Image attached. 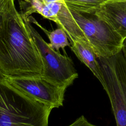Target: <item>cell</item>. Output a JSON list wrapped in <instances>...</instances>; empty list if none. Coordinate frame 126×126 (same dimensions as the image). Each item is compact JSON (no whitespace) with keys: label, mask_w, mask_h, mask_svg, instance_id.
I'll use <instances>...</instances> for the list:
<instances>
[{"label":"cell","mask_w":126,"mask_h":126,"mask_svg":"<svg viewBox=\"0 0 126 126\" xmlns=\"http://www.w3.org/2000/svg\"><path fill=\"white\" fill-rule=\"evenodd\" d=\"M0 70L5 79L43 76L38 50L22 13L6 15L0 34Z\"/></svg>","instance_id":"1"},{"label":"cell","mask_w":126,"mask_h":126,"mask_svg":"<svg viewBox=\"0 0 126 126\" xmlns=\"http://www.w3.org/2000/svg\"><path fill=\"white\" fill-rule=\"evenodd\" d=\"M52 109L0 82V126H48Z\"/></svg>","instance_id":"2"},{"label":"cell","mask_w":126,"mask_h":126,"mask_svg":"<svg viewBox=\"0 0 126 126\" xmlns=\"http://www.w3.org/2000/svg\"><path fill=\"white\" fill-rule=\"evenodd\" d=\"M104 88L117 126H126V57L122 50L108 58L98 57Z\"/></svg>","instance_id":"3"},{"label":"cell","mask_w":126,"mask_h":126,"mask_svg":"<svg viewBox=\"0 0 126 126\" xmlns=\"http://www.w3.org/2000/svg\"><path fill=\"white\" fill-rule=\"evenodd\" d=\"M70 11L98 57L110 58L121 51L124 39L107 23L95 14Z\"/></svg>","instance_id":"4"},{"label":"cell","mask_w":126,"mask_h":126,"mask_svg":"<svg viewBox=\"0 0 126 126\" xmlns=\"http://www.w3.org/2000/svg\"><path fill=\"white\" fill-rule=\"evenodd\" d=\"M28 25L42 62V77L58 86L67 88L78 77L72 60L66 54L63 55L53 49L29 21Z\"/></svg>","instance_id":"5"},{"label":"cell","mask_w":126,"mask_h":126,"mask_svg":"<svg viewBox=\"0 0 126 126\" xmlns=\"http://www.w3.org/2000/svg\"><path fill=\"white\" fill-rule=\"evenodd\" d=\"M5 81L25 95L53 109L63 106L67 88L58 86L42 76L6 78Z\"/></svg>","instance_id":"6"},{"label":"cell","mask_w":126,"mask_h":126,"mask_svg":"<svg viewBox=\"0 0 126 126\" xmlns=\"http://www.w3.org/2000/svg\"><path fill=\"white\" fill-rule=\"evenodd\" d=\"M124 40L126 38V0H106L95 12Z\"/></svg>","instance_id":"7"},{"label":"cell","mask_w":126,"mask_h":126,"mask_svg":"<svg viewBox=\"0 0 126 126\" xmlns=\"http://www.w3.org/2000/svg\"><path fill=\"white\" fill-rule=\"evenodd\" d=\"M70 49L77 58L92 71L102 87L104 82L98 57L86 38H80L70 42Z\"/></svg>","instance_id":"8"},{"label":"cell","mask_w":126,"mask_h":126,"mask_svg":"<svg viewBox=\"0 0 126 126\" xmlns=\"http://www.w3.org/2000/svg\"><path fill=\"white\" fill-rule=\"evenodd\" d=\"M52 21L63 29L70 42L80 38H86L83 32L75 21L70 10L64 3L62 2Z\"/></svg>","instance_id":"9"},{"label":"cell","mask_w":126,"mask_h":126,"mask_svg":"<svg viewBox=\"0 0 126 126\" xmlns=\"http://www.w3.org/2000/svg\"><path fill=\"white\" fill-rule=\"evenodd\" d=\"M27 20L30 22L34 23L45 32L50 40V45L56 51L59 52L60 49L62 48L64 52V48L70 46L67 35L63 29L60 28L50 32L42 27L33 17H28Z\"/></svg>","instance_id":"10"},{"label":"cell","mask_w":126,"mask_h":126,"mask_svg":"<svg viewBox=\"0 0 126 126\" xmlns=\"http://www.w3.org/2000/svg\"><path fill=\"white\" fill-rule=\"evenodd\" d=\"M106 0H63L71 11L80 14H95Z\"/></svg>","instance_id":"11"},{"label":"cell","mask_w":126,"mask_h":126,"mask_svg":"<svg viewBox=\"0 0 126 126\" xmlns=\"http://www.w3.org/2000/svg\"><path fill=\"white\" fill-rule=\"evenodd\" d=\"M0 12L9 15L19 13L16 9L14 0H0Z\"/></svg>","instance_id":"12"},{"label":"cell","mask_w":126,"mask_h":126,"mask_svg":"<svg viewBox=\"0 0 126 126\" xmlns=\"http://www.w3.org/2000/svg\"><path fill=\"white\" fill-rule=\"evenodd\" d=\"M68 126H97L90 123L87 119L82 115Z\"/></svg>","instance_id":"13"},{"label":"cell","mask_w":126,"mask_h":126,"mask_svg":"<svg viewBox=\"0 0 126 126\" xmlns=\"http://www.w3.org/2000/svg\"><path fill=\"white\" fill-rule=\"evenodd\" d=\"M6 14L0 12V34L2 29Z\"/></svg>","instance_id":"14"},{"label":"cell","mask_w":126,"mask_h":126,"mask_svg":"<svg viewBox=\"0 0 126 126\" xmlns=\"http://www.w3.org/2000/svg\"><path fill=\"white\" fill-rule=\"evenodd\" d=\"M122 51L123 53L125 56L126 57V38H125L123 41Z\"/></svg>","instance_id":"15"},{"label":"cell","mask_w":126,"mask_h":126,"mask_svg":"<svg viewBox=\"0 0 126 126\" xmlns=\"http://www.w3.org/2000/svg\"><path fill=\"white\" fill-rule=\"evenodd\" d=\"M41 0L45 4L53 2H60L64 3L63 0Z\"/></svg>","instance_id":"16"},{"label":"cell","mask_w":126,"mask_h":126,"mask_svg":"<svg viewBox=\"0 0 126 126\" xmlns=\"http://www.w3.org/2000/svg\"><path fill=\"white\" fill-rule=\"evenodd\" d=\"M5 81V78L2 75L1 71L0 70V82H3Z\"/></svg>","instance_id":"17"}]
</instances>
